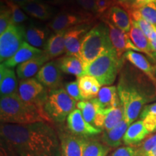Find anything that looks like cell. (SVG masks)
<instances>
[{"label":"cell","instance_id":"obj_11","mask_svg":"<svg viewBox=\"0 0 156 156\" xmlns=\"http://www.w3.org/2000/svg\"><path fill=\"white\" fill-rule=\"evenodd\" d=\"M103 23L108 27L109 38L119 57L122 58L124 54L129 51L140 52L132 43L127 33L118 28L106 18H103Z\"/></svg>","mask_w":156,"mask_h":156},{"label":"cell","instance_id":"obj_1","mask_svg":"<svg viewBox=\"0 0 156 156\" xmlns=\"http://www.w3.org/2000/svg\"><path fill=\"white\" fill-rule=\"evenodd\" d=\"M0 134L14 156H61L58 135L49 123L2 124Z\"/></svg>","mask_w":156,"mask_h":156},{"label":"cell","instance_id":"obj_8","mask_svg":"<svg viewBox=\"0 0 156 156\" xmlns=\"http://www.w3.org/2000/svg\"><path fill=\"white\" fill-rule=\"evenodd\" d=\"M18 93L23 101L44 111V105L47 100L48 91L36 77L20 80Z\"/></svg>","mask_w":156,"mask_h":156},{"label":"cell","instance_id":"obj_18","mask_svg":"<svg viewBox=\"0 0 156 156\" xmlns=\"http://www.w3.org/2000/svg\"><path fill=\"white\" fill-rule=\"evenodd\" d=\"M18 85L15 71L2 63L0 65V95L7 96L18 93Z\"/></svg>","mask_w":156,"mask_h":156},{"label":"cell","instance_id":"obj_29","mask_svg":"<svg viewBox=\"0 0 156 156\" xmlns=\"http://www.w3.org/2000/svg\"><path fill=\"white\" fill-rule=\"evenodd\" d=\"M47 38V30L42 27L30 24L25 28V40L36 48L44 46Z\"/></svg>","mask_w":156,"mask_h":156},{"label":"cell","instance_id":"obj_19","mask_svg":"<svg viewBox=\"0 0 156 156\" xmlns=\"http://www.w3.org/2000/svg\"><path fill=\"white\" fill-rule=\"evenodd\" d=\"M113 25L125 33L129 32L132 27V19L129 14L122 6L115 5L107 12L104 17Z\"/></svg>","mask_w":156,"mask_h":156},{"label":"cell","instance_id":"obj_33","mask_svg":"<svg viewBox=\"0 0 156 156\" xmlns=\"http://www.w3.org/2000/svg\"><path fill=\"white\" fill-rule=\"evenodd\" d=\"M110 148L103 142L96 140H89L87 142L83 156H107Z\"/></svg>","mask_w":156,"mask_h":156},{"label":"cell","instance_id":"obj_27","mask_svg":"<svg viewBox=\"0 0 156 156\" xmlns=\"http://www.w3.org/2000/svg\"><path fill=\"white\" fill-rule=\"evenodd\" d=\"M62 73L75 75L77 78L84 75L85 67L80 58L66 55L56 60Z\"/></svg>","mask_w":156,"mask_h":156},{"label":"cell","instance_id":"obj_3","mask_svg":"<svg viewBox=\"0 0 156 156\" xmlns=\"http://www.w3.org/2000/svg\"><path fill=\"white\" fill-rule=\"evenodd\" d=\"M0 119L2 124H30L52 122L45 111L23 101L19 93L1 97Z\"/></svg>","mask_w":156,"mask_h":156},{"label":"cell","instance_id":"obj_12","mask_svg":"<svg viewBox=\"0 0 156 156\" xmlns=\"http://www.w3.org/2000/svg\"><path fill=\"white\" fill-rule=\"evenodd\" d=\"M77 108L80 110L85 121L95 127L103 129L107 111L103 110L94 99L83 100L77 103Z\"/></svg>","mask_w":156,"mask_h":156},{"label":"cell","instance_id":"obj_48","mask_svg":"<svg viewBox=\"0 0 156 156\" xmlns=\"http://www.w3.org/2000/svg\"><path fill=\"white\" fill-rule=\"evenodd\" d=\"M155 76H156V66L155 67Z\"/></svg>","mask_w":156,"mask_h":156},{"label":"cell","instance_id":"obj_36","mask_svg":"<svg viewBox=\"0 0 156 156\" xmlns=\"http://www.w3.org/2000/svg\"><path fill=\"white\" fill-rule=\"evenodd\" d=\"M12 22V17L10 9L5 3L2 2L0 10V34H3Z\"/></svg>","mask_w":156,"mask_h":156},{"label":"cell","instance_id":"obj_10","mask_svg":"<svg viewBox=\"0 0 156 156\" xmlns=\"http://www.w3.org/2000/svg\"><path fill=\"white\" fill-rule=\"evenodd\" d=\"M58 135L61 156H83L85 147L90 140L66 131H60Z\"/></svg>","mask_w":156,"mask_h":156},{"label":"cell","instance_id":"obj_23","mask_svg":"<svg viewBox=\"0 0 156 156\" xmlns=\"http://www.w3.org/2000/svg\"><path fill=\"white\" fill-rule=\"evenodd\" d=\"M150 133L151 132L148 131L142 120L136 121L129 126L124 134L123 142L126 145L129 146L139 145Z\"/></svg>","mask_w":156,"mask_h":156},{"label":"cell","instance_id":"obj_7","mask_svg":"<svg viewBox=\"0 0 156 156\" xmlns=\"http://www.w3.org/2000/svg\"><path fill=\"white\" fill-rule=\"evenodd\" d=\"M25 27L12 23L0 34V61L4 63L15 55L25 41Z\"/></svg>","mask_w":156,"mask_h":156},{"label":"cell","instance_id":"obj_49","mask_svg":"<svg viewBox=\"0 0 156 156\" xmlns=\"http://www.w3.org/2000/svg\"><path fill=\"white\" fill-rule=\"evenodd\" d=\"M116 2H117V1H116Z\"/></svg>","mask_w":156,"mask_h":156},{"label":"cell","instance_id":"obj_2","mask_svg":"<svg viewBox=\"0 0 156 156\" xmlns=\"http://www.w3.org/2000/svg\"><path fill=\"white\" fill-rule=\"evenodd\" d=\"M134 78V76L129 77L123 71L117 86L119 97L124 108V119L129 124L134 122L140 116L147 103L156 99L155 92L148 91L143 81Z\"/></svg>","mask_w":156,"mask_h":156},{"label":"cell","instance_id":"obj_42","mask_svg":"<svg viewBox=\"0 0 156 156\" xmlns=\"http://www.w3.org/2000/svg\"><path fill=\"white\" fill-rule=\"evenodd\" d=\"M78 6L83 9V11L87 12L96 13L95 9V0H75Z\"/></svg>","mask_w":156,"mask_h":156},{"label":"cell","instance_id":"obj_38","mask_svg":"<svg viewBox=\"0 0 156 156\" xmlns=\"http://www.w3.org/2000/svg\"><path fill=\"white\" fill-rule=\"evenodd\" d=\"M64 89L67 91L68 95L72 98L74 99L76 102H80V101H83V98H82L80 92L77 81H73L66 83L64 85Z\"/></svg>","mask_w":156,"mask_h":156},{"label":"cell","instance_id":"obj_40","mask_svg":"<svg viewBox=\"0 0 156 156\" xmlns=\"http://www.w3.org/2000/svg\"><path fill=\"white\" fill-rule=\"evenodd\" d=\"M116 0H95V9L97 14L107 12L113 6L117 5Z\"/></svg>","mask_w":156,"mask_h":156},{"label":"cell","instance_id":"obj_34","mask_svg":"<svg viewBox=\"0 0 156 156\" xmlns=\"http://www.w3.org/2000/svg\"><path fill=\"white\" fill-rule=\"evenodd\" d=\"M138 156H156V133L136 147Z\"/></svg>","mask_w":156,"mask_h":156},{"label":"cell","instance_id":"obj_17","mask_svg":"<svg viewBox=\"0 0 156 156\" xmlns=\"http://www.w3.org/2000/svg\"><path fill=\"white\" fill-rule=\"evenodd\" d=\"M123 58L131 63L136 69H139L144 75L149 78L156 87V76L155 67L149 62V60L142 54L134 51H126L123 56Z\"/></svg>","mask_w":156,"mask_h":156},{"label":"cell","instance_id":"obj_39","mask_svg":"<svg viewBox=\"0 0 156 156\" xmlns=\"http://www.w3.org/2000/svg\"><path fill=\"white\" fill-rule=\"evenodd\" d=\"M151 3H156V0H126L125 2L119 5L123 8H125L126 11L137 9Z\"/></svg>","mask_w":156,"mask_h":156},{"label":"cell","instance_id":"obj_13","mask_svg":"<svg viewBox=\"0 0 156 156\" xmlns=\"http://www.w3.org/2000/svg\"><path fill=\"white\" fill-rule=\"evenodd\" d=\"M67 123L69 132L80 136L87 138L97 135L101 132V129L95 127L85 121L80 110L78 108L75 109L68 116Z\"/></svg>","mask_w":156,"mask_h":156},{"label":"cell","instance_id":"obj_25","mask_svg":"<svg viewBox=\"0 0 156 156\" xmlns=\"http://www.w3.org/2000/svg\"><path fill=\"white\" fill-rule=\"evenodd\" d=\"M77 81L83 100H91L97 98L101 85L96 78L90 75H83L77 78Z\"/></svg>","mask_w":156,"mask_h":156},{"label":"cell","instance_id":"obj_6","mask_svg":"<svg viewBox=\"0 0 156 156\" xmlns=\"http://www.w3.org/2000/svg\"><path fill=\"white\" fill-rule=\"evenodd\" d=\"M77 107V102L63 87L48 90L44 111L52 122L61 124Z\"/></svg>","mask_w":156,"mask_h":156},{"label":"cell","instance_id":"obj_14","mask_svg":"<svg viewBox=\"0 0 156 156\" xmlns=\"http://www.w3.org/2000/svg\"><path fill=\"white\" fill-rule=\"evenodd\" d=\"M90 30V24H82L66 30L65 54L80 58L82 41L84 36Z\"/></svg>","mask_w":156,"mask_h":156},{"label":"cell","instance_id":"obj_37","mask_svg":"<svg viewBox=\"0 0 156 156\" xmlns=\"http://www.w3.org/2000/svg\"><path fill=\"white\" fill-rule=\"evenodd\" d=\"M130 17H131L132 21H133V22L139 27L140 30L144 33V34L147 36V38H149L152 34L154 32V30H155V27H154L153 25H151V23H148L147 21L145 20L142 19V17H140L139 16L133 15V16Z\"/></svg>","mask_w":156,"mask_h":156},{"label":"cell","instance_id":"obj_41","mask_svg":"<svg viewBox=\"0 0 156 156\" xmlns=\"http://www.w3.org/2000/svg\"><path fill=\"white\" fill-rule=\"evenodd\" d=\"M112 156H138V154L136 147L126 145L117 148Z\"/></svg>","mask_w":156,"mask_h":156},{"label":"cell","instance_id":"obj_28","mask_svg":"<svg viewBox=\"0 0 156 156\" xmlns=\"http://www.w3.org/2000/svg\"><path fill=\"white\" fill-rule=\"evenodd\" d=\"M128 35L134 46L140 51V52L145 54L153 60V54L149 39L133 21H132V27Z\"/></svg>","mask_w":156,"mask_h":156},{"label":"cell","instance_id":"obj_44","mask_svg":"<svg viewBox=\"0 0 156 156\" xmlns=\"http://www.w3.org/2000/svg\"><path fill=\"white\" fill-rule=\"evenodd\" d=\"M10 1L13 2L17 4L20 6L25 5V4L31 2H35V1H42V0H10Z\"/></svg>","mask_w":156,"mask_h":156},{"label":"cell","instance_id":"obj_20","mask_svg":"<svg viewBox=\"0 0 156 156\" xmlns=\"http://www.w3.org/2000/svg\"><path fill=\"white\" fill-rule=\"evenodd\" d=\"M49 58L44 53L42 55L20 64L16 67L17 77L20 80L29 79L36 75L39 70L45 64L49 61Z\"/></svg>","mask_w":156,"mask_h":156},{"label":"cell","instance_id":"obj_32","mask_svg":"<svg viewBox=\"0 0 156 156\" xmlns=\"http://www.w3.org/2000/svg\"><path fill=\"white\" fill-rule=\"evenodd\" d=\"M130 16L136 15L145 20L156 28V3H151L140 8L128 11Z\"/></svg>","mask_w":156,"mask_h":156},{"label":"cell","instance_id":"obj_5","mask_svg":"<svg viewBox=\"0 0 156 156\" xmlns=\"http://www.w3.org/2000/svg\"><path fill=\"white\" fill-rule=\"evenodd\" d=\"M122 58L117 56L112 49L94 60L87 66L84 75H90L96 78L101 85H112L123 65Z\"/></svg>","mask_w":156,"mask_h":156},{"label":"cell","instance_id":"obj_16","mask_svg":"<svg viewBox=\"0 0 156 156\" xmlns=\"http://www.w3.org/2000/svg\"><path fill=\"white\" fill-rule=\"evenodd\" d=\"M44 53V52L43 50L31 46L25 41L21 47L15 54V55L2 64H5L7 67L12 69L25 62L42 55Z\"/></svg>","mask_w":156,"mask_h":156},{"label":"cell","instance_id":"obj_46","mask_svg":"<svg viewBox=\"0 0 156 156\" xmlns=\"http://www.w3.org/2000/svg\"><path fill=\"white\" fill-rule=\"evenodd\" d=\"M62 2H63V4H67V3L73 4L75 2V0H62Z\"/></svg>","mask_w":156,"mask_h":156},{"label":"cell","instance_id":"obj_31","mask_svg":"<svg viewBox=\"0 0 156 156\" xmlns=\"http://www.w3.org/2000/svg\"><path fill=\"white\" fill-rule=\"evenodd\" d=\"M139 117L151 133L156 132V102L144 106Z\"/></svg>","mask_w":156,"mask_h":156},{"label":"cell","instance_id":"obj_30","mask_svg":"<svg viewBox=\"0 0 156 156\" xmlns=\"http://www.w3.org/2000/svg\"><path fill=\"white\" fill-rule=\"evenodd\" d=\"M124 119V108L121 103L119 106L107 111L103 129L104 131H108L120 124Z\"/></svg>","mask_w":156,"mask_h":156},{"label":"cell","instance_id":"obj_35","mask_svg":"<svg viewBox=\"0 0 156 156\" xmlns=\"http://www.w3.org/2000/svg\"><path fill=\"white\" fill-rule=\"evenodd\" d=\"M10 9L12 17V22L15 24L20 25L21 23L25 22L28 19V17L24 12L21 7L17 4L10 1V0H2Z\"/></svg>","mask_w":156,"mask_h":156},{"label":"cell","instance_id":"obj_15","mask_svg":"<svg viewBox=\"0 0 156 156\" xmlns=\"http://www.w3.org/2000/svg\"><path fill=\"white\" fill-rule=\"evenodd\" d=\"M62 70L56 61L48 62L39 70L36 78L48 90L58 88L62 83Z\"/></svg>","mask_w":156,"mask_h":156},{"label":"cell","instance_id":"obj_43","mask_svg":"<svg viewBox=\"0 0 156 156\" xmlns=\"http://www.w3.org/2000/svg\"><path fill=\"white\" fill-rule=\"evenodd\" d=\"M151 44L152 54H153V61L156 62V28L149 38Z\"/></svg>","mask_w":156,"mask_h":156},{"label":"cell","instance_id":"obj_24","mask_svg":"<svg viewBox=\"0 0 156 156\" xmlns=\"http://www.w3.org/2000/svg\"><path fill=\"white\" fill-rule=\"evenodd\" d=\"M95 100L101 108L105 111L110 110L121 103L118 90L114 85L101 87Z\"/></svg>","mask_w":156,"mask_h":156},{"label":"cell","instance_id":"obj_21","mask_svg":"<svg viewBox=\"0 0 156 156\" xmlns=\"http://www.w3.org/2000/svg\"><path fill=\"white\" fill-rule=\"evenodd\" d=\"M66 30L53 34L48 37L44 47V52L49 59H54L65 53Z\"/></svg>","mask_w":156,"mask_h":156},{"label":"cell","instance_id":"obj_22","mask_svg":"<svg viewBox=\"0 0 156 156\" xmlns=\"http://www.w3.org/2000/svg\"><path fill=\"white\" fill-rule=\"evenodd\" d=\"M27 15L40 20H46L51 18L54 10L48 3L44 1H35L20 6Z\"/></svg>","mask_w":156,"mask_h":156},{"label":"cell","instance_id":"obj_4","mask_svg":"<svg viewBox=\"0 0 156 156\" xmlns=\"http://www.w3.org/2000/svg\"><path fill=\"white\" fill-rule=\"evenodd\" d=\"M114 49L105 23L95 25L84 36L82 41L80 58L84 67L88 66L102 54Z\"/></svg>","mask_w":156,"mask_h":156},{"label":"cell","instance_id":"obj_9","mask_svg":"<svg viewBox=\"0 0 156 156\" xmlns=\"http://www.w3.org/2000/svg\"><path fill=\"white\" fill-rule=\"evenodd\" d=\"M92 20L93 15L91 13L75 9H64L52 18L48 23V27L56 33L67 30L79 25L90 24Z\"/></svg>","mask_w":156,"mask_h":156},{"label":"cell","instance_id":"obj_26","mask_svg":"<svg viewBox=\"0 0 156 156\" xmlns=\"http://www.w3.org/2000/svg\"><path fill=\"white\" fill-rule=\"evenodd\" d=\"M129 125L130 124L124 119L112 129L104 131L101 136L102 142L109 147H118L122 144L124 134Z\"/></svg>","mask_w":156,"mask_h":156},{"label":"cell","instance_id":"obj_45","mask_svg":"<svg viewBox=\"0 0 156 156\" xmlns=\"http://www.w3.org/2000/svg\"><path fill=\"white\" fill-rule=\"evenodd\" d=\"M46 3L53 4V5H62L63 4L62 0H42Z\"/></svg>","mask_w":156,"mask_h":156},{"label":"cell","instance_id":"obj_47","mask_svg":"<svg viewBox=\"0 0 156 156\" xmlns=\"http://www.w3.org/2000/svg\"><path fill=\"white\" fill-rule=\"evenodd\" d=\"M117 1V3H118V5H121V4L125 2L126 0H116Z\"/></svg>","mask_w":156,"mask_h":156}]
</instances>
